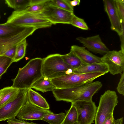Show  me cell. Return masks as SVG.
<instances>
[{"label":"cell","instance_id":"cell-1","mask_svg":"<svg viewBox=\"0 0 124 124\" xmlns=\"http://www.w3.org/2000/svg\"><path fill=\"white\" fill-rule=\"evenodd\" d=\"M99 81L92 82L71 88H56L52 91L56 101L72 102L78 100L91 101L92 97L101 88Z\"/></svg>","mask_w":124,"mask_h":124},{"label":"cell","instance_id":"cell-2","mask_svg":"<svg viewBox=\"0 0 124 124\" xmlns=\"http://www.w3.org/2000/svg\"><path fill=\"white\" fill-rule=\"evenodd\" d=\"M43 59L33 58L23 67L19 68L16 78L12 79V86L19 89L31 88L32 85L43 76L42 72Z\"/></svg>","mask_w":124,"mask_h":124},{"label":"cell","instance_id":"cell-3","mask_svg":"<svg viewBox=\"0 0 124 124\" xmlns=\"http://www.w3.org/2000/svg\"><path fill=\"white\" fill-rule=\"evenodd\" d=\"M74 70L64 62L60 54H51L43 59V75L51 79L74 73Z\"/></svg>","mask_w":124,"mask_h":124},{"label":"cell","instance_id":"cell-4","mask_svg":"<svg viewBox=\"0 0 124 124\" xmlns=\"http://www.w3.org/2000/svg\"><path fill=\"white\" fill-rule=\"evenodd\" d=\"M7 22L19 26L33 27L37 29L49 27L52 24L39 12L28 13L24 10L13 11Z\"/></svg>","mask_w":124,"mask_h":124},{"label":"cell","instance_id":"cell-5","mask_svg":"<svg viewBox=\"0 0 124 124\" xmlns=\"http://www.w3.org/2000/svg\"><path fill=\"white\" fill-rule=\"evenodd\" d=\"M105 74L99 72L73 73L52 79L51 81L56 88H67L93 82L95 79Z\"/></svg>","mask_w":124,"mask_h":124},{"label":"cell","instance_id":"cell-6","mask_svg":"<svg viewBox=\"0 0 124 124\" xmlns=\"http://www.w3.org/2000/svg\"><path fill=\"white\" fill-rule=\"evenodd\" d=\"M118 102V96L115 91L107 90L101 95L97 108L95 124H103L113 114L114 108Z\"/></svg>","mask_w":124,"mask_h":124},{"label":"cell","instance_id":"cell-7","mask_svg":"<svg viewBox=\"0 0 124 124\" xmlns=\"http://www.w3.org/2000/svg\"><path fill=\"white\" fill-rule=\"evenodd\" d=\"M28 89H19L16 95L0 108V121L15 118L26 102Z\"/></svg>","mask_w":124,"mask_h":124},{"label":"cell","instance_id":"cell-8","mask_svg":"<svg viewBox=\"0 0 124 124\" xmlns=\"http://www.w3.org/2000/svg\"><path fill=\"white\" fill-rule=\"evenodd\" d=\"M46 3L43 9L39 12L45 19L52 24L63 23L70 24L73 12L67 11L48 3Z\"/></svg>","mask_w":124,"mask_h":124},{"label":"cell","instance_id":"cell-9","mask_svg":"<svg viewBox=\"0 0 124 124\" xmlns=\"http://www.w3.org/2000/svg\"><path fill=\"white\" fill-rule=\"evenodd\" d=\"M71 103L76 108L79 124H91L94 123L97 107L95 102L91 101L78 100Z\"/></svg>","mask_w":124,"mask_h":124},{"label":"cell","instance_id":"cell-10","mask_svg":"<svg viewBox=\"0 0 124 124\" xmlns=\"http://www.w3.org/2000/svg\"><path fill=\"white\" fill-rule=\"evenodd\" d=\"M101 58L111 74H121L124 71V53L121 50L109 51Z\"/></svg>","mask_w":124,"mask_h":124},{"label":"cell","instance_id":"cell-11","mask_svg":"<svg viewBox=\"0 0 124 124\" xmlns=\"http://www.w3.org/2000/svg\"><path fill=\"white\" fill-rule=\"evenodd\" d=\"M53 113L49 109H45L35 105L31 103L27 98L26 102L17 114L18 119L33 120H41L46 115Z\"/></svg>","mask_w":124,"mask_h":124},{"label":"cell","instance_id":"cell-12","mask_svg":"<svg viewBox=\"0 0 124 124\" xmlns=\"http://www.w3.org/2000/svg\"><path fill=\"white\" fill-rule=\"evenodd\" d=\"M104 9L109 18L111 29L119 36L124 31V23L122 22L117 10L115 0H103Z\"/></svg>","mask_w":124,"mask_h":124},{"label":"cell","instance_id":"cell-13","mask_svg":"<svg viewBox=\"0 0 124 124\" xmlns=\"http://www.w3.org/2000/svg\"><path fill=\"white\" fill-rule=\"evenodd\" d=\"M37 29L35 27L29 26L23 31L16 34L0 38V55H1L8 49L16 46L26 39Z\"/></svg>","mask_w":124,"mask_h":124},{"label":"cell","instance_id":"cell-14","mask_svg":"<svg viewBox=\"0 0 124 124\" xmlns=\"http://www.w3.org/2000/svg\"><path fill=\"white\" fill-rule=\"evenodd\" d=\"M76 39L84 47L94 53L103 55L109 51L99 35L86 38L80 37Z\"/></svg>","mask_w":124,"mask_h":124},{"label":"cell","instance_id":"cell-15","mask_svg":"<svg viewBox=\"0 0 124 124\" xmlns=\"http://www.w3.org/2000/svg\"><path fill=\"white\" fill-rule=\"evenodd\" d=\"M70 50L73 51L82 63L87 64L103 63L101 57L93 54L84 47L73 45L71 46Z\"/></svg>","mask_w":124,"mask_h":124},{"label":"cell","instance_id":"cell-16","mask_svg":"<svg viewBox=\"0 0 124 124\" xmlns=\"http://www.w3.org/2000/svg\"><path fill=\"white\" fill-rule=\"evenodd\" d=\"M108 72L107 66L103 63L87 64L81 63L79 67L74 71V73L79 74L99 72L106 74Z\"/></svg>","mask_w":124,"mask_h":124},{"label":"cell","instance_id":"cell-17","mask_svg":"<svg viewBox=\"0 0 124 124\" xmlns=\"http://www.w3.org/2000/svg\"><path fill=\"white\" fill-rule=\"evenodd\" d=\"M28 27H21L10 23L0 24V38H4L17 34L23 31Z\"/></svg>","mask_w":124,"mask_h":124},{"label":"cell","instance_id":"cell-18","mask_svg":"<svg viewBox=\"0 0 124 124\" xmlns=\"http://www.w3.org/2000/svg\"><path fill=\"white\" fill-rule=\"evenodd\" d=\"M27 98L29 101L33 105L44 109H49V105L45 99L31 88L28 90Z\"/></svg>","mask_w":124,"mask_h":124},{"label":"cell","instance_id":"cell-19","mask_svg":"<svg viewBox=\"0 0 124 124\" xmlns=\"http://www.w3.org/2000/svg\"><path fill=\"white\" fill-rule=\"evenodd\" d=\"M32 88L43 93L52 91L56 88L51 79L43 76L32 85Z\"/></svg>","mask_w":124,"mask_h":124},{"label":"cell","instance_id":"cell-20","mask_svg":"<svg viewBox=\"0 0 124 124\" xmlns=\"http://www.w3.org/2000/svg\"><path fill=\"white\" fill-rule=\"evenodd\" d=\"M19 89L11 86L0 90V108L8 102L17 94Z\"/></svg>","mask_w":124,"mask_h":124},{"label":"cell","instance_id":"cell-21","mask_svg":"<svg viewBox=\"0 0 124 124\" xmlns=\"http://www.w3.org/2000/svg\"><path fill=\"white\" fill-rule=\"evenodd\" d=\"M61 56L65 63L75 69L78 68L81 64V61L71 50L68 54L61 55Z\"/></svg>","mask_w":124,"mask_h":124},{"label":"cell","instance_id":"cell-22","mask_svg":"<svg viewBox=\"0 0 124 124\" xmlns=\"http://www.w3.org/2000/svg\"><path fill=\"white\" fill-rule=\"evenodd\" d=\"M8 6L16 11H22L30 6V0H5Z\"/></svg>","mask_w":124,"mask_h":124},{"label":"cell","instance_id":"cell-23","mask_svg":"<svg viewBox=\"0 0 124 124\" xmlns=\"http://www.w3.org/2000/svg\"><path fill=\"white\" fill-rule=\"evenodd\" d=\"M66 114L64 113L59 114L50 113L46 115L41 120L50 124H61L63 121Z\"/></svg>","mask_w":124,"mask_h":124},{"label":"cell","instance_id":"cell-24","mask_svg":"<svg viewBox=\"0 0 124 124\" xmlns=\"http://www.w3.org/2000/svg\"><path fill=\"white\" fill-rule=\"evenodd\" d=\"M27 45L25 39L16 45L15 55L13 59V62H17L24 57Z\"/></svg>","mask_w":124,"mask_h":124},{"label":"cell","instance_id":"cell-25","mask_svg":"<svg viewBox=\"0 0 124 124\" xmlns=\"http://www.w3.org/2000/svg\"><path fill=\"white\" fill-rule=\"evenodd\" d=\"M65 117L61 124H73L77 122L78 115L76 108L71 105L70 109L65 111Z\"/></svg>","mask_w":124,"mask_h":124},{"label":"cell","instance_id":"cell-26","mask_svg":"<svg viewBox=\"0 0 124 124\" xmlns=\"http://www.w3.org/2000/svg\"><path fill=\"white\" fill-rule=\"evenodd\" d=\"M70 0H49V4L64 10L73 12L74 7L70 4Z\"/></svg>","mask_w":124,"mask_h":124},{"label":"cell","instance_id":"cell-27","mask_svg":"<svg viewBox=\"0 0 124 124\" xmlns=\"http://www.w3.org/2000/svg\"><path fill=\"white\" fill-rule=\"evenodd\" d=\"M13 62V59L11 58L0 55V79L2 75L6 72L8 67Z\"/></svg>","mask_w":124,"mask_h":124},{"label":"cell","instance_id":"cell-28","mask_svg":"<svg viewBox=\"0 0 124 124\" xmlns=\"http://www.w3.org/2000/svg\"><path fill=\"white\" fill-rule=\"evenodd\" d=\"M70 24L83 30H87L89 29L87 24L83 19L79 18L74 15L72 18Z\"/></svg>","mask_w":124,"mask_h":124},{"label":"cell","instance_id":"cell-29","mask_svg":"<svg viewBox=\"0 0 124 124\" xmlns=\"http://www.w3.org/2000/svg\"><path fill=\"white\" fill-rule=\"evenodd\" d=\"M118 14L121 22H124V0H115Z\"/></svg>","mask_w":124,"mask_h":124},{"label":"cell","instance_id":"cell-30","mask_svg":"<svg viewBox=\"0 0 124 124\" xmlns=\"http://www.w3.org/2000/svg\"><path fill=\"white\" fill-rule=\"evenodd\" d=\"M47 2L30 6L24 10L25 12L28 13H35L40 12L44 8Z\"/></svg>","mask_w":124,"mask_h":124},{"label":"cell","instance_id":"cell-31","mask_svg":"<svg viewBox=\"0 0 124 124\" xmlns=\"http://www.w3.org/2000/svg\"><path fill=\"white\" fill-rule=\"evenodd\" d=\"M124 72L121 74V77L116 88L118 92L124 96Z\"/></svg>","mask_w":124,"mask_h":124},{"label":"cell","instance_id":"cell-32","mask_svg":"<svg viewBox=\"0 0 124 124\" xmlns=\"http://www.w3.org/2000/svg\"><path fill=\"white\" fill-rule=\"evenodd\" d=\"M16 46H14L8 49L1 55L10 58L13 60L15 55Z\"/></svg>","mask_w":124,"mask_h":124},{"label":"cell","instance_id":"cell-33","mask_svg":"<svg viewBox=\"0 0 124 124\" xmlns=\"http://www.w3.org/2000/svg\"><path fill=\"white\" fill-rule=\"evenodd\" d=\"M7 122L8 124H38L32 122L29 123L17 119L15 118L8 120Z\"/></svg>","mask_w":124,"mask_h":124},{"label":"cell","instance_id":"cell-34","mask_svg":"<svg viewBox=\"0 0 124 124\" xmlns=\"http://www.w3.org/2000/svg\"><path fill=\"white\" fill-rule=\"evenodd\" d=\"M47 0H30V6L47 2Z\"/></svg>","mask_w":124,"mask_h":124},{"label":"cell","instance_id":"cell-35","mask_svg":"<svg viewBox=\"0 0 124 124\" xmlns=\"http://www.w3.org/2000/svg\"><path fill=\"white\" fill-rule=\"evenodd\" d=\"M115 120L113 114L107 119L103 124H114Z\"/></svg>","mask_w":124,"mask_h":124},{"label":"cell","instance_id":"cell-36","mask_svg":"<svg viewBox=\"0 0 124 124\" xmlns=\"http://www.w3.org/2000/svg\"><path fill=\"white\" fill-rule=\"evenodd\" d=\"M80 0H70V4L73 7L77 5H79L80 4Z\"/></svg>","mask_w":124,"mask_h":124},{"label":"cell","instance_id":"cell-37","mask_svg":"<svg viewBox=\"0 0 124 124\" xmlns=\"http://www.w3.org/2000/svg\"><path fill=\"white\" fill-rule=\"evenodd\" d=\"M123 120V117L116 120H115L114 124H122Z\"/></svg>","mask_w":124,"mask_h":124},{"label":"cell","instance_id":"cell-38","mask_svg":"<svg viewBox=\"0 0 124 124\" xmlns=\"http://www.w3.org/2000/svg\"><path fill=\"white\" fill-rule=\"evenodd\" d=\"M73 124H79L77 122H76Z\"/></svg>","mask_w":124,"mask_h":124},{"label":"cell","instance_id":"cell-39","mask_svg":"<svg viewBox=\"0 0 124 124\" xmlns=\"http://www.w3.org/2000/svg\"></svg>","mask_w":124,"mask_h":124}]
</instances>
